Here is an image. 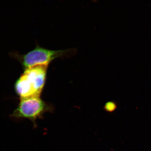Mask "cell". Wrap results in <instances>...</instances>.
Masks as SVG:
<instances>
[{
  "label": "cell",
  "mask_w": 151,
  "mask_h": 151,
  "mask_svg": "<svg viewBox=\"0 0 151 151\" xmlns=\"http://www.w3.org/2000/svg\"><path fill=\"white\" fill-rule=\"evenodd\" d=\"M50 109L40 96L23 98L21 99L12 116L17 118H27L35 122Z\"/></svg>",
  "instance_id": "3957f363"
},
{
  "label": "cell",
  "mask_w": 151,
  "mask_h": 151,
  "mask_svg": "<svg viewBox=\"0 0 151 151\" xmlns=\"http://www.w3.org/2000/svg\"><path fill=\"white\" fill-rule=\"evenodd\" d=\"M48 65H37L24 69L15 85L16 92L21 99L40 96L46 81Z\"/></svg>",
  "instance_id": "6da1fadb"
},
{
  "label": "cell",
  "mask_w": 151,
  "mask_h": 151,
  "mask_svg": "<svg viewBox=\"0 0 151 151\" xmlns=\"http://www.w3.org/2000/svg\"><path fill=\"white\" fill-rule=\"evenodd\" d=\"M61 54L60 51L52 50L37 45L33 50L24 54L12 53L11 56L19 62L24 69L33 66L49 65L55 58Z\"/></svg>",
  "instance_id": "7a4b0ae2"
},
{
  "label": "cell",
  "mask_w": 151,
  "mask_h": 151,
  "mask_svg": "<svg viewBox=\"0 0 151 151\" xmlns=\"http://www.w3.org/2000/svg\"><path fill=\"white\" fill-rule=\"evenodd\" d=\"M117 104L114 101L107 102L104 106L103 109L106 112L109 113L114 112L117 108Z\"/></svg>",
  "instance_id": "277c9868"
}]
</instances>
